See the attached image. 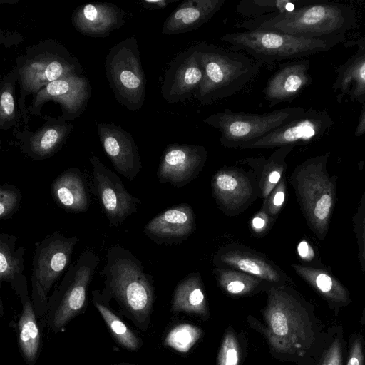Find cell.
I'll list each match as a JSON object with an SVG mask.
<instances>
[{
    "label": "cell",
    "instance_id": "1",
    "mask_svg": "<svg viewBox=\"0 0 365 365\" xmlns=\"http://www.w3.org/2000/svg\"><path fill=\"white\" fill-rule=\"evenodd\" d=\"M106 262L100 272L104 277L102 293L114 298L125 314L140 329H145L154 302L152 277L142 262L120 243L110 246Z\"/></svg>",
    "mask_w": 365,
    "mask_h": 365
},
{
    "label": "cell",
    "instance_id": "2",
    "mask_svg": "<svg viewBox=\"0 0 365 365\" xmlns=\"http://www.w3.org/2000/svg\"><path fill=\"white\" fill-rule=\"evenodd\" d=\"M20 86L18 106L21 118L27 124L29 110L25 100L35 95L48 83L62 78L81 76L82 66L64 45L46 39L28 46L17 56L15 66Z\"/></svg>",
    "mask_w": 365,
    "mask_h": 365
},
{
    "label": "cell",
    "instance_id": "3",
    "mask_svg": "<svg viewBox=\"0 0 365 365\" xmlns=\"http://www.w3.org/2000/svg\"><path fill=\"white\" fill-rule=\"evenodd\" d=\"M263 311L265 336L279 354L303 356L314 342V331L304 308L284 285H271Z\"/></svg>",
    "mask_w": 365,
    "mask_h": 365
},
{
    "label": "cell",
    "instance_id": "4",
    "mask_svg": "<svg viewBox=\"0 0 365 365\" xmlns=\"http://www.w3.org/2000/svg\"><path fill=\"white\" fill-rule=\"evenodd\" d=\"M220 40L267 64L326 52L346 41L344 35L304 38L264 29L227 33Z\"/></svg>",
    "mask_w": 365,
    "mask_h": 365
},
{
    "label": "cell",
    "instance_id": "5",
    "mask_svg": "<svg viewBox=\"0 0 365 365\" xmlns=\"http://www.w3.org/2000/svg\"><path fill=\"white\" fill-rule=\"evenodd\" d=\"M203 81L194 98L202 105L230 97L255 77L261 63L245 55L213 44L200 43Z\"/></svg>",
    "mask_w": 365,
    "mask_h": 365
},
{
    "label": "cell",
    "instance_id": "6",
    "mask_svg": "<svg viewBox=\"0 0 365 365\" xmlns=\"http://www.w3.org/2000/svg\"><path fill=\"white\" fill-rule=\"evenodd\" d=\"M356 24V14L350 5L334 1H309L291 12L277 14L257 29L304 38H322L345 36Z\"/></svg>",
    "mask_w": 365,
    "mask_h": 365
},
{
    "label": "cell",
    "instance_id": "7",
    "mask_svg": "<svg viewBox=\"0 0 365 365\" xmlns=\"http://www.w3.org/2000/svg\"><path fill=\"white\" fill-rule=\"evenodd\" d=\"M305 111L302 107H286L267 113L255 114L225 109L210 114L202 121L220 131V142L224 147L243 149Z\"/></svg>",
    "mask_w": 365,
    "mask_h": 365
},
{
    "label": "cell",
    "instance_id": "8",
    "mask_svg": "<svg viewBox=\"0 0 365 365\" xmlns=\"http://www.w3.org/2000/svg\"><path fill=\"white\" fill-rule=\"evenodd\" d=\"M98 262V255L93 250H87L67 269L47 304L48 324L52 331H61L86 309L89 285Z\"/></svg>",
    "mask_w": 365,
    "mask_h": 365
},
{
    "label": "cell",
    "instance_id": "9",
    "mask_svg": "<svg viewBox=\"0 0 365 365\" xmlns=\"http://www.w3.org/2000/svg\"><path fill=\"white\" fill-rule=\"evenodd\" d=\"M106 75L115 98L130 111H138L145 98L146 79L138 43L133 36L115 44L106 56Z\"/></svg>",
    "mask_w": 365,
    "mask_h": 365
},
{
    "label": "cell",
    "instance_id": "10",
    "mask_svg": "<svg viewBox=\"0 0 365 365\" xmlns=\"http://www.w3.org/2000/svg\"><path fill=\"white\" fill-rule=\"evenodd\" d=\"M78 241L76 236L67 237L56 231L35 243L31 284L36 314L46 311L48 294L68 267Z\"/></svg>",
    "mask_w": 365,
    "mask_h": 365
},
{
    "label": "cell",
    "instance_id": "11",
    "mask_svg": "<svg viewBox=\"0 0 365 365\" xmlns=\"http://www.w3.org/2000/svg\"><path fill=\"white\" fill-rule=\"evenodd\" d=\"M327 155L309 159L297 167L293 186L304 214L315 230L327 226L334 204L333 185L325 170Z\"/></svg>",
    "mask_w": 365,
    "mask_h": 365
},
{
    "label": "cell",
    "instance_id": "12",
    "mask_svg": "<svg viewBox=\"0 0 365 365\" xmlns=\"http://www.w3.org/2000/svg\"><path fill=\"white\" fill-rule=\"evenodd\" d=\"M211 187L219 209L228 216L240 214L261 197L255 173L238 167L219 169L212 176Z\"/></svg>",
    "mask_w": 365,
    "mask_h": 365
},
{
    "label": "cell",
    "instance_id": "13",
    "mask_svg": "<svg viewBox=\"0 0 365 365\" xmlns=\"http://www.w3.org/2000/svg\"><path fill=\"white\" fill-rule=\"evenodd\" d=\"M93 169V188L110 224L120 226L135 213L140 200L125 188L120 178L93 155L90 158Z\"/></svg>",
    "mask_w": 365,
    "mask_h": 365
},
{
    "label": "cell",
    "instance_id": "14",
    "mask_svg": "<svg viewBox=\"0 0 365 365\" xmlns=\"http://www.w3.org/2000/svg\"><path fill=\"white\" fill-rule=\"evenodd\" d=\"M204 78L199 44L178 53L164 72L161 95L168 103H183L194 97Z\"/></svg>",
    "mask_w": 365,
    "mask_h": 365
},
{
    "label": "cell",
    "instance_id": "15",
    "mask_svg": "<svg viewBox=\"0 0 365 365\" xmlns=\"http://www.w3.org/2000/svg\"><path fill=\"white\" fill-rule=\"evenodd\" d=\"M332 118L325 111L312 109L277 128L243 149L273 148L305 145L324 136L332 127Z\"/></svg>",
    "mask_w": 365,
    "mask_h": 365
},
{
    "label": "cell",
    "instance_id": "16",
    "mask_svg": "<svg viewBox=\"0 0 365 365\" xmlns=\"http://www.w3.org/2000/svg\"><path fill=\"white\" fill-rule=\"evenodd\" d=\"M91 93V85L86 77L81 75L62 78L48 83L34 95L29 113L41 115L45 103L53 101L61 106L60 116L66 121L73 120L86 110Z\"/></svg>",
    "mask_w": 365,
    "mask_h": 365
},
{
    "label": "cell",
    "instance_id": "17",
    "mask_svg": "<svg viewBox=\"0 0 365 365\" xmlns=\"http://www.w3.org/2000/svg\"><path fill=\"white\" fill-rule=\"evenodd\" d=\"M207 159V151L202 145L170 143L160 158L157 176L162 183L182 187L199 175Z\"/></svg>",
    "mask_w": 365,
    "mask_h": 365
},
{
    "label": "cell",
    "instance_id": "18",
    "mask_svg": "<svg viewBox=\"0 0 365 365\" xmlns=\"http://www.w3.org/2000/svg\"><path fill=\"white\" fill-rule=\"evenodd\" d=\"M216 267L239 270L273 285H283L284 272L264 255L240 244H229L218 249L213 257Z\"/></svg>",
    "mask_w": 365,
    "mask_h": 365
},
{
    "label": "cell",
    "instance_id": "19",
    "mask_svg": "<svg viewBox=\"0 0 365 365\" xmlns=\"http://www.w3.org/2000/svg\"><path fill=\"white\" fill-rule=\"evenodd\" d=\"M73 125L61 116L49 118L36 130L25 128L14 130V134L21 150L34 160L40 161L53 156L67 141Z\"/></svg>",
    "mask_w": 365,
    "mask_h": 365
},
{
    "label": "cell",
    "instance_id": "20",
    "mask_svg": "<svg viewBox=\"0 0 365 365\" xmlns=\"http://www.w3.org/2000/svg\"><path fill=\"white\" fill-rule=\"evenodd\" d=\"M96 126L101 145L115 170L128 180H134L142 165L132 135L113 123H97Z\"/></svg>",
    "mask_w": 365,
    "mask_h": 365
},
{
    "label": "cell",
    "instance_id": "21",
    "mask_svg": "<svg viewBox=\"0 0 365 365\" xmlns=\"http://www.w3.org/2000/svg\"><path fill=\"white\" fill-rule=\"evenodd\" d=\"M344 48L356 47V51L335 69L336 78L331 89L341 103L344 97L353 103L365 106V35L342 43Z\"/></svg>",
    "mask_w": 365,
    "mask_h": 365
},
{
    "label": "cell",
    "instance_id": "22",
    "mask_svg": "<svg viewBox=\"0 0 365 365\" xmlns=\"http://www.w3.org/2000/svg\"><path fill=\"white\" fill-rule=\"evenodd\" d=\"M309 68L310 61L305 58L282 64L262 91L269 106L296 98L312 82Z\"/></svg>",
    "mask_w": 365,
    "mask_h": 365
},
{
    "label": "cell",
    "instance_id": "23",
    "mask_svg": "<svg viewBox=\"0 0 365 365\" xmlns=\"http://www.w3.org/2000/svg\"><path fill=\"white\" fill-rule=\"evenodd\" d=\"M71 22L81 34L103 38L125 23L124 12L108 2H93L78 6L72 13Z\"/></svg>",
    "mask_w": 365,
    "mask_h": 365
},
{
    "label": "cell",
    "instance_id": "24",
    "mask_svg": "<svg viewBox=\"0 0 365 365\" xmlns=\"http://www.w3.org/2000/svg\"><path fill=\"white\" fill-rule=\"evenodd\" d=\"M195 228L192 207L182 203L163 210L145 226L144 233L156 243H175L185 240Z\"/></svg>",
    "mask_w": 365,
    "mask_h": 365
},
{
    "label": "cell",
    "instance_id": "25",
    "mask_svg": "<svg viewBox=\"0 0 365 365\" xmlns=\"http://www.w3.org/2000/svg\"><path fill=\"white\" fill-rule=\"evenodd\" d=\"M225 0H187L181 2L167 17L162 33L175 35L195 30L207 23Z\"/></svg>",
    "mask_w": 365,
    "mask_h": 365
},
{
    "label": "cell",
    "instance_id": "26",
    "mask_svg": "<svg viewBox=\"0 0 365 365\" xmlns=\"http://www.w3.org/2000/svg\"><path fill=\"white\" fill-rule=\"evenodd\" d=\"M10 284L20 297L23 305L18 322L19 348L26 364L34 365L40 351L41 334L36 323L34 305L28 295L27 280L23 274Z\"/></svg>",
    "mask_w": 365,
    "mask_h": 365
},
{
    "label": "cell",
    "instance_id": "27",
    "mask_svg": "<svg viewBox=\"0 0 365 365\" xmlns=\"http://www.w3.org/2000/svg\"><path fill=\"white\" fill-rule=\"evenodd\" d=\"M51 194L55 202L66 212L82 213L89 208L86 179L77 168L63 170L53 180Z\"/></svg>",
    "mask_w": 365,
    "mask_h": 365
},
{
    "label": "cell",
    "instance_id": "28",
    "mask_svg": "<svg viewBox=\"0 0 365 365\" xmlns=\"http://www.w3.org/2000/svg\"><path fill=\"white\" fill-rule=\"evenodd\" d=\"M294 148V145L277 148L267 159L264 157L248 158L242 161L257 175L263 200L284 176L287 168L286 158Z\"/></svg>",
    "mask_w": 365,
    "mask_h": 365
},
{
    "label": "cell",
    "instance_id": "29",
    "mask_svg": "<svg viewBox=\"0 0 365 365\" xmlns=\"http://www.w3.org/2000/svg\"><path fill=\"white\" fill-rule=\"evenodd\" d=\"M172 308L175 312L207 315V301L200 273H191L180 282L173 293Z\"/></svg>",
    "mask_w": 365,
    "mask_h": 365
},
{
    "label": "cell",
    "instance_id": "30",
    "mask_svg": "<svg viewBox=\"0 0 365 365\" xmlns=\"http://www.w3.org/2000/svg\"><path fill=\"white\" fill-rule=\"evenodd\" d=\"M110 299L99 290L93 291V301L95 307L103 317L113 339L122 348L130 351H138L142 341L119 316L108 306Z\"/></svg>",
    "mask_w": 365,
    "mask_h": 365
},
{
    "label": "cell",
    "instance_id": "31",
    "mask_svg": "<svg viewBox=\"0 0 365 365\" xmlns=\"http://www.w3.org/2000/svg\"><path fill=\"white\" fill-rule=\"evenodd\" d=\"M292 266L299 276L329 303L343 305L349 302V294L346 289L326 271L299 264Z\"/></svg>",
    "mask_w": 365,
    "mask_h": 365
},
{
    "label": "cell",
    "instance_id": "32",
    "mask_svg": "<svg viewBox=\"0 0 365 365\" xmlns=\"http://www.w3.org/2000/svg\"><path fill=\"white\" fill-rule=\"evenodd\" d=\"M17 239L14 235L0 234V282L11 283L23 275L24 252L23 246L16 248Z\"/></svg>",
    "mask_w": 365,
    "mask_h": 365
},
{
    "label": "cell",
    "instance_id": "33",
    "mask_svg": "<svg viewBox=\"0 0 365 365\" xmlns=\"http://www.w3.org/2000/svg\"><path fill=\"white\" fill-rule=\"evenodd\" d=\"M213 274L219 286L227 294L233 296L247 295L264 284H269L249 274L229 268L216 267L213 269Z\"/></svg>",
    "mask_w": 365,
    "mask_h": 365
},
{
    "label": "cell",
    "instance_id": "34",
    "mask_svg": "<svg viewBox=\"0 0 365 365\" xmlns=\"http://www.w3.org/2000/svg\"><path fill=\"white\" fill-rule=\"evenodd\" d=\"M18 75L14 67L4 75L0 83V129L9 130L16 126L21 117L18 101L15 98Z\"/></svg>",
    "mask_w": 365,
    "mask_h": 365
},
{
    "label": "cell",
    "instance_id": "35",
    "mask_svg": "<svg viewBox=\"0 0 365 365\" xmlns=\"http://www.w3.org/2000/svg\"><path fill=\"white\" fill-rule=\"evenodd\" d=\"M306 3L289 0H243L238 3L236 11L242 16L255 19L272 13L291 12Z\"/></svg>",
    "mask_w": 365,
    "mask_h": 365
},
{
    "label": "cell",
    "instance_id": "36",
    "mask_svg": "<svg viewBox=\"0 0 365 365\" xmlns=\"http://www.w3.org/2000/svg\"><path fill=\"white\" fill-rule=\"evenodd\" d=\"M202 330L189 324H182L173 328L168 334L165 344L180 351L187 352L202 336Z\"/></svg>",
    "mask_w": 365,
    "mask_h": 365
},
{
    "label": "cell",
    "instance_id": "37",
    "mask_svg": "<svg viewBox=\"0 0 365 365\" xmlns=\"http://www.w3.org/2000/svg\"><path fill=\"white\" fill-rule=\"evenodd\" d=\"M22 197L20 190L7 182L0 187V219H10L19 210Z\"/></svg>",
    "mask_w": 365,
    "mask_h": 365
},
{
    "label": "cell",
    "instance_id": "38",
    "mask_svg": "<svg viewBox=\"0 0 365 365\" xmlns=\"http://www.w3.org/2000/svg\"><path fill=\"white\" fill-rule=\"evenodd\" d=\"M287 196V183L284 176L263 201L262 210L276 219L281 211Z\"/></svg>",
    "mask_w": 365,
    "mask_h": 365
},
{
    "label": "cell",
    "instance_id": "39",
    "mask_svg": "<svg viewBox=\"0 0 365 365\" xmlns=\"http://www.w3.org/2000/svg\"><path fill=\"white\" fill-rule=\"evenodd\" d=\"M240 347L232 331L225 336L217 358V365H239Z\"/></svg>",
    "mask_w": 365,
    "mask_h": 365
},
{
    "label": "cell",
    "instance_id": "40",
    "mask_svg": "<svg viewBox=\"0 0 365 365\" xmlns=\"http://www.w3.org/2000/svg\"><path fill=\"white\" fill-rule=\"evenodd\" d=\"M343 343L335 338L322 354L317 365H344Z\"/></svg>",
    "mask_w": 365,
    "mask_h": 365
},
{
    "label": "cell",
    "instance_id": "41",
    "mask_svg": "<svg viewBox=\"0 0 365 365\" xmlns=\"http://www.w3.org/2000/svg\"><path fill=\"white\" fill-rule=\"evenodd\" d=\"M274 220L275 219L261 209L251 219L250 227L252 232L257 236L263 235L269 231Z\"/></svg>",
    "mask_w": 365,
    "mask_h": 365
},
{
    "label": "cell",
    "instance_id": "42",
    "mask_svg": "<svg viewBox=\"0 0 365 365\" xmlns=\"http://www.w3.org/2000/svg\"><path fill=\"white\" fill-rule=\"evenodd\" d=\"M364 354L361 338L356 337L351 342L346 365H363Z\"/></svg>",
    "mask_w": 365,
    "mask_h": 365
},
{
    "label": "cell",
    "instance_id": "43",
    "mask_svg": "<svg viewBox=\"0 0 365 365\" xmlns=\"http://www.w3.org/2000/svg\"><path fill=\"white\" fill-rule=\"evenodd\" d=\"M298 254L304 260H310L314 257V252L311 246L306 242L302 241L297 247Z\"/></svg>",
    "mask_w": 365,
    "mask_h": 365
},
{
    "label": "cell",
    "instance_id": "44",
    "mask_svg": "<svg viewBox=\"0 0 365 365\" xmlns=\"http://www.w3.org/2000/svg\"><path fill=\"white\" fill-rule=\"evenodd\" d=\"M170 2L172 1L170 0H143L142 4L144 8L148 9H159L165 8Z\"/></svg>",
    "mask_w": 365,
    "mask_h": 365
},
{
    "label": "cell",
    "instance_id": "45",
    "mask_svg": "<svg viewBox=\"0 0 365 365\" xmlns=\"http://www.w3.org/2000/svg\"><path fill=\"white\" fill-rule=\"evenodd\" d=\"M364 134H365V106L362 107V110L360 113L358 123L354 131V135L356 137H361Z\"/></svg>",
    "mask_w": 365,
    "mask_h": 365
},
{
    "label": "cell",
    "instance_id": "46",
    "mask_svg": "<svg viewBox=\"0 0 365 365\" xmlns=\"http://www.w3.org/2000/svg\"><path fill=\"white\" fill-rule=\"evenodd\" d=\"M360 322H361V324L365 325V308H364V312L362 313V317L361 318Z\"/></svg>",
    "mask_w": 365,
    "mask_h": 365
},
{
    "label": "cell",
    "instance_id": "47",
    "mask_svg": "<svg viewBox=\"0 0 365 365\" xmlns=\"http://www.w3.org/2000/svg\"><path fill=\"white\" fill-rule=\"evenodd\" d=\"M112 365H136V364H131V363H128V362H121V363H119V364H112Z\"/></svg>",
    "mask_w": 365,
    "mask_h": 365
}]
</instances>
